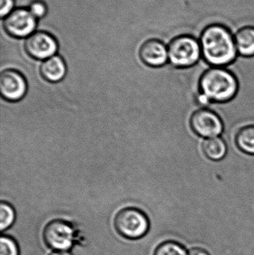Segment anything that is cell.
<instances>
[{
	"instance_id": "cell-14",
	"label": "cell",
	"mask_w": 254,
	"mask_h": 255,
	"mask_svg": "<svg viewBox=\"0 0 254 255\" xmlns=\"http://www.w3.org/2000/svg\"><path fill=\"white\" fill-rule=\"evenodd\" d=\"M236 143L243 152L254 155V125L240 129L236 136Z\"/></svg>"
},
{
	"instance_id": "cell-15",
	"label": "cell",
	"mask_w": 254,
	"mask_h": 255,
	"mask_svg": "<svg viewBox=\"0 0 254 255\" xmlns=\"http://www.w3.org/2000/svg\"><path fill=\"white\" fill-rule=\"evenodd\" d=\"M154 255H188V251L180 243L168 241L160 244Z\"/></svg>"
},
{
	"instance_id": "cell-4",
	"label": "cell",
	"mask_w": 254,
	"mask_h": 255,
	"mask_svg": "<svg viewBox=\"0 0 254 255\" xmlns=\"http://www.w3.org/2000/svg\"><path fill=\"white\" fill-rule=\"evenodd\" d=\"M116 232L129 240L143 238L149 229V220L146 214L138 208H123L116 214L114 219Z\"/></svg>"
},
{
	"instance_id": "cell-12",
	"label": "cell",
	"mask_w": 254,
	"mask_h": 255,
	"mask_svg": "<svg viewBox=\"0 0 254 255\" xmlns=\"http://www.w3.org/2000/svg\"><path fill=\"white\" fill-rule=\"evenodd\" d=\"M239 56L254 58V26L246 25L234 34Z\"/></svg>"
},
{
	"instance_id": "cell-19",
	"label": "cell",
	"mask_w": 254,
	"mask_h": 255,
	"mask_svg": "<svg viewBox=\"0 0 254 255\" xmlns=\"http://www.w3.org/2000/svg\"><path fill=\"white\" fill-rule=\"evenodd\" d=\"M0 16L1 18L5 17L11 13L14 9V0H0Z\"/></svg>"
},
{
	"instance_id": "cell-8",
	"label": "cell",
	"mask_w": 254,
	"mask_h": 255,
	"mask_svg": "<svg viewBox=\"0 0 254 255\" xmlns=\"http://www.w3.org/2000/svg\"><path fill=\"white\" fill-rule=\"evenodd\" d=\"M28 90L26 79L14 69H6L0 74V93L4 100L10 103L20 101Z\"/></svg>"
},
{
	"instance_id": "cell-3",
	"label": "cell",
	"mask_w": 254,
	"mask_h": 255,
	"mask_svg": "<svg viewBox=\"0 0 254 255\" xmlns=\"http://www.w3.org/2000/svg\"><path fill=\"white\" fill-rule=\"evenodd\" d=\"M167 47L169 62L174 68H190L202 59L199 40L189 34L174 37Z\"/></svg>"
},
{
	"instance_id": "cell-16",
	"label": "cell",
	"mask_w": 254,
	"mask_h": 255,
	"mask_svg": "<svg viewBox=\"0 0 254 255\" xmlns=\"http://www.w3.org/2000/svg\"><path fill=\"white\" fill-rule=\"evenodd\" d=\"M0 226L1 230L8 229L13 225L15 220V211L13 207L7 202H1L0 204Z\"/></svg>"
},
{
	"instance_id": "cell-11",
	"label": "cell",
	"mask_w": 254,
	"mask_h": 255,
	"mask_svg": "<svg viewBox=\"0 0 254 255\" xmlns=\"http://www.w3.org/2000/svg\"><path fill=\"white\" fill-rule=\"evenodd\" d=\"M67 64L62 57L54 55L43 61L40 67V73L43 79L57 83L61 82L67 74Z\"/></svg>"
},
{
	"instance_id": "cell-10",
	"label": "cell",
	"mask_w": 254,
	"mask_h": 255,
	"mask_svg": "<svg viewBox=\"0 0 254 255\" xmlns=\"http://www.w3.org/2000/svg\"><path fill=\"white\" fill-rule=\"evenodd\" d=\"M139 56L148 67L160 68L169 62L168 47L161 40L150 39L140 46Z\"/></svg>"
},
{
	"instance_id": "cell-6",
	"label": "cell",
	"mask_w": 254,
	"mask_h": 255,
	"mask_svg": "<svg viewBox=\"0 0 254 255\" xmlns=\"http://www.w3.org/2000/svg\"><path fill=\"white\" fill-rule=\"evenodd\" d=\"M3 27L10 37L27 38L34 32L37 19L31 14L29 9L19 7L4 17Z\"/></svg>"
},
{
	"instance_id": "cell-1",
	"label": "cell",
	"mask_w": 254,
	"mask_h": 255,
	"mask_svg": "<svg viewBox=\"0 0 254 255\" xmlns=\"http://www.w3.org/2000/svg\"><path fill=\"white\" fill-rule=\"evenodd\" d=\"M199 42L202 59L211 67H228L239 57L234 34L222 24L206 27L201 32Z\"/></svg>"
},
{
	"instance_id": "cell-9",
	"label": "cell",
	"mask_w": 254,
	"mask_h": 255,
	"mask_svg": "<svg viewBox=\"0 0 254 255\" xmlns=\"http://www.w3.org/2000/svg\"><path fill=\"white\" fill-rule=\"evenodd\" d=\"M25 52L37 60H45L54 56L58 49L55 37L46 31H36L27 37L25 41Z\"/></svg>"
},
{
	"instance_id": "cell-20",
	"label": "cell",
	"mask_w": 254,
	"mask_h": 255,
	"mask_svg": "<svg viewBox=\"0 0 254 255\" xmlns=\"http://www.w3.org/2000/svg\"><path fill=\"white\" fill-rule=\"evenodd\" d=\"M188 255H211L205 249L193 247L188 251Z\"/></svg>"
},
{
	"instance_id": "cell-18",
	"label": "cell",
	"mask_w": 254,
	"mask_h": 255,
	"mask_svg": "<svg viewBox=\"0 0 254 255\" xmlns=\"http://www.w3.org/2000/svg\"><path fill=\"white\" fill-rule=\"evenodd\" d=\"M29 10L31 14L36 18V19H40L44 17L47 13V6L45 4L44 1L41 0H35L32 1L29 6Z\"/></svg>"
},
{
	"instance_id": "cell-13",
	"label": "cell",
	"mask_w": 254,
	"mask_h": 255,
	"mask_svg": "<svg viewBox=\"0 0 254 255\" xmlns=\"http://www.w3.org/2000/svg\"><path fill=\"white\" fill-rule=\"evenodd\" d=\"M203 154L209 160L220 161L228 154V148L226 142L222 136L201 139Z\"/></svg>"
},
{
	"instance_id": "cell-2",
	"label": "cell",
	"mask_w": 254,
	"mask_h": 255,
	"mask_svg": "<svg viewBox=\"0 0 254 255\" xmlns=\"http://www.w3.org/2000/svg\"><path fill=\"white\" fill-rule=\"evenodd\" d=\"M199 91L210 103H228L237 95L239 82L226 67H210L200 78Z\"/></svg>"
},
{
	"instance_id": "cell-21",
	"label": "cell",
	"mask_w": 254,
	"mask_h": 255,
	"mask_svg": "<svg viewBox=\"0 0 254 255\" xmlns=\"http://www.w3.org/2000/svg\"><path fill=\"white\" fill-rule=\"evenodd\" d=\"M49 255H71L70 253L66 251H56L54 253H51Z\"/></svg>"
},
{
	"instance_id": "cell-17",
	"label": "cell",
	"mask_w": 254,
	"mask_h": 255,
	"mask_svg": "<svg viewBox=\"0 0 254 255\" xmlns=\"http://www.w3.org/2000/svg\"><path fill=\"white\" fill-rule=\"evenodd\" d=\"M0 255H19V249L16 242L9 237H1Z\"/></svg>"
},
{
	"instance_id": "cell-7",
	"label": "cell",
	"mask_w": 254,
	"mask_h": 255,
	"mask_svg": "<svg viewBox=\"0 0 254 255\" xmlns=\"http://www.w3.org/2000/svg\"><path fill=\"white\" fill-rule=\"evenodd\" d=\"M43 241L52 250L65 251L73 246L74 232L67 222L61 220H52L43 230Z\"/></svg>"
},
{
	"instance_id": "cell-5",
	"label": "cell",
	"mask_w": 254,
	"mask_h": 255,
	"mask_svg": "<svg viewBox=\"0 0 254 255\" xmlns=\"http://www.w3.org/2000/svg\"><path fill=\"white\" fill-rule=\"evenodd\" d=\"M190 127L195 134L203 139L221 136L223 133V121L211 109H196L190 116Z\"/></svg>"
}]
</instances>
